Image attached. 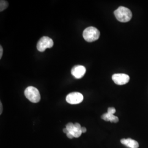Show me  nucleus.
<instances>
[{"mask_svg":"<svg viewBox=\"0 0 148 148\" xmlns=\"http://www.w3.org/2000/svg\"><path fill=\"white\" fill-rule=\"evenodd\" d=\"M24 95L28 100L34 103L39 102L41 99V95L38 90L33 86L27 87L25 90Z\"/></svg>","mask_w":148,"mask_h":148,"instance_id":"7ed1b4c3","label":"nucleus"},{"mask_svg":"<svg viewBox=\"0 0 148 148\" xmlns=\"http://www.w3.org/2000/svg\"><path fill=\"white\" fill-rule=\"evenodd\" d=\"M112 79L117 85H123L127 84L130 81V76L125 74H115L112 76Z\"/></svg>","mask_w":148,"mask_h":148,"instance_id":"423d86ee","label":"nucleus"},{"mask_svg":"<svg viewBox=\"0 0 148 148\" xmlns=\"http://www.w3.org/2000/svg\"><path fill=\"white\" fill-rule=\"evenodd\" d=\"M81 131H82V133L86 132L87 130H86V128L85 127H81Z\"/></svg>","mask_w":148,"mask_h":148,"instance_id":"f3484780","label":"nucleus"},{"mask_svg":"<svg viewBox=\"0 0 148 148\" xmlns=\"http://www.w3.org/2000/svg\"><path fill=\"white\" fill-rule=\"evenodd\" d=\"M99 36L100 32L95 27H87L83 32V37L88 42L95 41L99 38Z\"/></svg>","mask_w":148,"mask_h":148,"instance_id":"f03ea898","label":"nucleus"},{"mask_svg":"<svg viewBox=\"0 0 148 148\" xmlns=\"http://www.w3.org/2000/svg\"><path fill=\"white\" fill-rule=\"evenodd\" d=\"M116 112V109L113 107H110L108 109V112L112 114H114Z\"/></svg>","mask_w":148,"mask_h":148,"instance_id":"ddd939ff","label":"nucleus"},{"mask_svg":"<svg viewBox=\"0 0 148 148\" xmlns=\"http://www.w3.org/2000/svg\"><path fill=\"white\" fill-rule=\"evenodd\" d=\"M63 132L65 133H66V134H68V133H69V131L65 128H64Z\"/></svg>","mask_w":148,"mask_h":148,"instance_id":"6ab92c4d","label":"nucleus"},{"mask_svg":"<svg viewBox=\"0 0 148 148\" xmlns=\"http://www.w3.org/2000/svg\"><path fill=\"white\" fill-rule=\"evenodd\" d=\"M121 143L126 145L127 147L130 148H139V143L135 140H133L131 138L128 139H122Z\"/></svg>","mask_w":148,"mask_h":148,"instance_id":"6e6552de","label":"nucleus"},{"mask_svg":"<svg viewBox=\"0 0 148 148\" xmlns=\"http://www.w3.org/2000/svg\"><path fill=\"white\" fill-rule=\"evenodd\" d=\"M53 40L52 38L47 36L41 37L37 42V50L40 52H44L47 48H50L53 47Z\"/></svg>","mask_w":148,"mask_h":148,"instance_id":"20e7f679","label":"nucleus"},{"mask_svg":"<svg viewBox=\"0 0 148 148\" xmlns=\"http://www.w3.org/2000/svg\"><path fill=\"white\" fill-rule=\"evenodd\" d=\"M86 72V69L84 66L82 65H76L71 70V74L76 79L82 78Z\"/></svg>","mask_w":148,"mask_h":148,"instance_id":"0eeeda50","label":"nucleus"},{"mask_svg":"<svg viewBox=\"0 0 148 148\" xmlns=\"http://www.w3.org/2000/svg\"><path fill=\"white\" fill-rule=\"evenodd\" d=\"M0 114H1L2 112V104L1 102L0 103Z\"/></svg>","mask_w":148,"mask_h":148,"instance_id":"a211bd4d","label":"nucleus"},{"mask_svg":"<svg viewBox=\"0 0 148 148\" xmlns=\"http://www.w3.org/2000/svg\"><path fill=\"white\" fill-rule=\"evenodd\" d=\"M74 126H75V128H76L77 130H81V126L80 124H79V123H75L74 124Z\"/></svg>","mask_w":148,"mask_h":148,"instance_id":"4468645a","label":"nucleus"},{"mask_svg":"<svg viewBox=\"0 0 148 148\" xmlns=\"http://www.w3.org/2000/svg\"><path fill=\"white\" fill-rule=\"evenodd\" d=\"M66 136H67V137L70 138V139H72V138H73L74 137V136L71 133L69 132L68 134H66Z\"/></svg>","mask_w":148,"mask_h":148,"instance_id":"dca6fc26","label":"nucleus"},{"mask_svg":"<svg viewBox=\"0 0 148 148\" xmlns=\"http://www.w3.org/2000/svg\"><path fill=\"white\" fill-rule=\"evenodd\" d=\"M8 6V3L7 1L1 0L0 1V11L2 12L5 10Z\"/></svg>","mask_w":148,"mask_h":148,"instance_id":"9d476101","label":"nucleus"},{"mask_svg":"<svg viewBox=\"0 0 148 148\" xmlns=\"http://www.w3.org/2000/svg\"><path fill=\"white\" fill-rule=\"evenodd\" d=\"M101 117L106 121H110L114 123H117L119 121V118L117 117L109 112L104 114Z\"/></svg>","mask_w":148,"mask_h":148,"instance_id":"1a4fd4ad","label":"nucleus"},{"mask_svg":"<svg viewBox=\"0 0 148 148\" xmlns=\"http://www.w3.org/2000/svg\"><path fill=\"white\" fill-rule=\"evenodd\" d=\"M3 54V48L2 46H0V58L1 59Z\"/></svg>","mask_w":148,"mask_h":148,"instance_id":"2eb2a0df","label":"nucleus"},{"mask_svg":"<svg viewBox=\"0 0 148 148\" xmlns=\"http://www.w3.org/2000/svg\"><path fill=\"white\" fill-rule=\"evenodd\" d=\"M66 128L69 131V132H72L74 131V128H75V126L74 124L73 123H69L66 125Z\"/></svg>","mask_w":148,"mask_h":148,"instance_id":"f8f14e48","label":"nucleus"},{"mask_svg":"<svg viewBox=\"0 0 148 148\" xmlns=\"http://www.w3.org/2000/svg\"><path fill=\"white\" fill-rule=\"evenodd\" d=\"M114 15L117 20L122 23L130 21L132 17V13L131 10L123 6L119 7L116 10L114 11Z\"/></svg>","mask_w":148,"mask_h":148,"instance_id":"f257e3e1","label":"nucleus"},{"mask_svg":"<svg viewBox=\"0 0 148 148\" xmlns=\"http://www.w3.org/2000/svg\"><path fill=\"white\" fill-rule=\"evenodd\" d=\"M84 100V96L79 92H73L66 96V101L70 104H77Z\"/></svg>","mask_w":148,"mask_h":148,"instance_id":"39448f33","label":"nucleus"},{"mask_svg":"<svg viewBox=\"0 0 148 148\" xmlns=\"http://www.w3.org/2000/svg\"><path fill=\"white\" fill-rule=\"evenodd\" d=\"M71 133L73 136H74V137L78 138L79 137V136H81V134H82V131H81V130H77L76 128H74V131Z\"/></svg>","mask_w":148,"mask_h":148,"instance_id":"9b49d317","label":"nucleus"}]
</instances>
